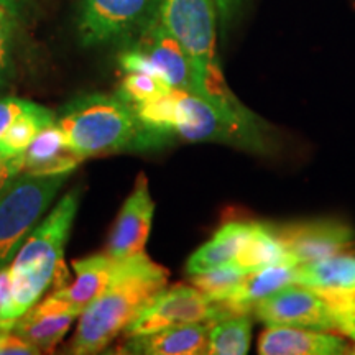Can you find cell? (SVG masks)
<instances>
[{"label":"cell","mask_w":355,"mask_h":355,"mask_svg":"<svg viewBox=\"0 0 355 355\" xmlns=\"http://www.w3.org/2000/svg\"><path fill=\"white\" fill-rule=\"evenodd\" d=\"M133 46L152 61L159 76L171 87L199 96L198 79L188 56L158 17L137 37Z\"/></svg>","instance_id":"cell-12"},{"label":"cell","mask_w":355,"mask_h":355,"mask_svg":"<svg viewBox=\"0 0 355 355\" xmlns=\"http://www.w3.org/2000/svg\"><path fill=\"white\" fill-rule=\"evenodd\" d=\"M173 89L175 87H171L165 79L152 76V74L127 73V76L122 79L119 96L128 104H140V102L170 94Z\"/></svg>","instance_id":"cell-25"},{"label":"cell","mask_w":355,"mask_h":355,"mask_svg":"<svg viewBox=\"0 0 355 355\" xmlns=\"http://www.w3.org/2000/svg\"><path fill=\"white\" fill-rule=\"evenodd\" d=\"M115 266H117V260H114L107 254L74 260L73 268L76 273V279L71 285L58 288L46 300L56 308L81 316L107 288L115 272Z\"/></svg>","instance_id":"cell-13"},{"label":"cell","mask_w":355,"mask_h":355,"mask_svg":"<svg viewBox=\"0 0 355 355\" xmlns=\"http://www.w3.org/2000/svg\"><path fill=\"white\" fill-rule=\"evenodd\" d=\"M252 313L266 326H291L334 332L355 340V304L337 303L293 283L260 300Z\"/></svg>","instance_id":"cell-5"},{"label":"cell","mask_w":355,"mask_h":355,"mask_svg":"<svg viewBox=\"0 0 355 355\" xmlns=\"http://www.w3.org/2000/svg\"><path fill=\"white\" fill-rule=\"evenodd\" d=\"M68 176L24 173L0 199V270L12 263Z\"/></svg>","instance_id":"cell-6"},{"label":"cell","mask_w":355,"mask_h":355,"mask_svg":"<svg viewBox=\"0 0 355 355\" xmlns=\"http://www.w3.org/2000/svg\"><path fill=\"white\" fill-rule=\"evenodd\" d=\"M296 266L298 265H275L248 273L224 298L216 303L219 304L225 318L252 313V308L260 300L295 283Z\"/></svg>","instance_id":"cell-17"},{"label":"cell","mask_w":355,"mask_h":355,"mask_svg":"<svg viewBox=\"0 0 355 355\" xmlns=\"http://www.w3.org/2000/svg\"><path fill=\"white\" fill-rule=\"evenodd\" d=\"M232 263L245 270L247 273L259 272L275 265H296L283 242L275 234L272 224L265 222H255L250 237L247 239L245 245Z\"/></svg>","instance_id":"cell-21"},{"label":"cell","mask_w":355,"mask_h":355,"mask_svg":"<svg viewBox=\"0 0 355 355\" xmlns=\"http://www.w3.org/2000/svg\"><path fill=\"white\" fill-rule=\"evenodd\" d=\"M155 214V202L148 189V180L141 173L137 178L135 188L125 199L112 232L109 235L107 254L115 260H123L128 257L145 252L146 241Z\"/></svg>","instance_id":"cell-11"},{"label":"cell","mask_w":355,"mask_h":355,"mask_svg":"<svg viewBox=\"0 0 355 355\" xmlns=\"http://www.w3.org/2000/svg\"><path fill=\"white\" fill-rule=\"evenodd\" d=\"M79 207L78 189L69 191L51 214L32 230L10 263L13 275V314L24 316L42 298L58 275L66 270L63 255Z\"/></svg>","instance_id":"cell-4"},{"label":"cell","mask_w":355,"mask_h":355,"mask_svg":"<svg viewBox=\"0 0 355 355\" xmlns=\"http://www.w3.org/2000/svg\"><path fill=\"white\" fill-rule=\"evenodd\" d=\"M245 270L239 268L237 265L230 263L217 266L209 272L191 275V285L198 288L202 295H206L211 301H220L232 288L241 283L247 277Z\"/></svg>","instance_id":"cell-24"},{"label":"cell","mask_w":355,"mask_h":355,"mask_svg":"<svg viewBox=\"0 0 355 355\" xmlns=\"http://www.w3.org/2000/svg\"><path fill=\"white\" fill-rule=\"evenodd\" d=\"M295 283L334 301L355 303V257L337 254L298 265Z\"/></svg>","instance_id":"cell-16"},{"label":"cell","mask_w":355,"mask_h":355,"mask_svg":"<svg viewBox=\"0 0 355 355\" xmlns=\"http://www.w3.org/2000/svg\"><path fill=\"white\" fill-rule=\"evenodd\" d=\"M115 260V259H114ZM168 285V270L145 252L117 260L104 293L81 314L71 354H99Z\"/></svg>","instance_id":"cell-1"},{"label":"cell","mask_w":355,"mask_h":355,"mask_svg":"<svg viewBox=\"0 0 355 355\" xmlns=\"http://www.w3.org/2000/svg\"><path fill=\"white\" fill-rule=\"evenodd\" d=\"M83 159L69 148L64 132L55 121L38 133L25 152L24 173L40 176L69 175Z\"/></svg>","instance_id":"cell-18"},{"label":"cell","mask_w":355,"mask_h":355,"mask_svg":"<svg viewBox=\"0 0 355 355\" xmlns=\"http://www.w3.org/2000/svg\"><path fill=\"white\" fill-rule=\"evenodd\" d=\"M214 0H163L158 19L180 43L196 74L199 97L234 122L260 132L257 117L237 99L225 83L216 51Z\"/></svg>","instance_id":"cell-2"},{"label":"cell","mask_w":355,"mask_h":355,"mask_svg":"<svg viewBox=\"0 0 355 355\" xmlns=\"http://www.w3.org/2000/svg\"><path fill=\"white\" fill-rule=\"evenodd\" d=\"M252 319L250 313L235 314L212 324L207 354L245 355L250 349Z\"/></svg>","instance_id":"cell-23"},{"label":"cell","mask_w":355,"mask_h":355,"mask_svg":"<svg viewBox=\"0 0 355 355\" xmlns=\"http://www.w3.org/2000/svg\"><path fill=\"white\" fill-rule=\"evenodd\" d=\"M13 17L0 7V81L8 74L10 68V50L13 33Z\"/></svg>","instance_id":"cell-27"},{"label":"cell","mask_w":355,"mask_h":355,"mask_svg":"<svg viewBox=\"0 0 355 355\" xmlns=\"http://www.w3.org/2000/svg\"><path fill=\"white\" fill-rule=\"evenodd\" d=\"M255 222L252 220H229L212 235L209 242L198 248L186 263L188 275L209 272L217 266L227 265L237 259L247 239L254 230Z\"/></svg>","instance_id":"cell-20"},{"label":"cell","mask_w":355,"mask_h":355,"mask_svg":"<svg viewBox=\"0 0 355 355\" xmlns=\"http://www.w3.org/2000/svg\"><path fill=\"white\" fill-rule=\"evenodd\" d=\"M214 2L217 7V13H219L222 21H227L232 17V12L237 7L239 0H214Z\"/></svg>","instance_id":"cell-31"},{"label":"cell","mask_w":355,"mask_h":355,"mask_svg":"<svg viewBox=\"0 0 355 355\" xmlns=\"http://www.w3.org/2000/svg\"><path fill=\"white\" fill-rule=\"evenodd\" d=\"M347 354H355V345H349Z\"/></svg>","instance_id":"cell-33"},{"label":"cell","mask_w":355,"mask_h":355,"mask_svg":"<svg viewBox=\"0 0 355 355\" xmlns=\"http://www.w3.org/2000/svg\"><path fill=\"white\" fill-rule=\"evenodd\" d=\"M349 344L334 332L304 327L268 326L259 340L260 355H340Z\"/></svg>","instance_id":"cell-14"},{"label":"cell","mask_w":355,"mask_h":355,"mask_svg":"<svg viewBox=\"0 0 355 355\" xmlns=\"http://www.w3.org/2000/svg\"><path fill=\"white\" fill-rule=\"evenodd\" d=\"M175 135L188 141H222L239 146H260L261 132L234 122L202 97L178 91Z\"/></svg>","instance_id":"cell-9"},{"label":"cell","mask_w":355,"mask_h":355,"mask_svg":"<svg viewBox=\"0 0 355 355\" xmlns=\"http://www.w3.org/2000/svg\"><path fill=\"white\" fill-rule=\"evenodd\" d=\"M219 304L202 295L193 285H175L165 288L137 314L128 324L123 336H144L166 327L224 319Z\"/></svg>","instance_id":"cell-8"},{"label":"cell","mask_w":355,"mask_h":355,"mask_svg":"<svg viewBox=\"0 0 355 355\" xmlns=\"http://www.w3.org/2000/svg\"><path fill=\"white\" fill-rule=\"evenodd\" d=\"M216 321H204L150 332L144 336L127 337L123 349L128 354L145 355H201L207 354L209 332Z\"/></svg>","instance_id":"cell-15"},{"label":"cell","mask_w":355,"mask_h":355,"mask_svg":"<svg viewBox=\"0 0 355 355\" xmlns=\"http://www.w3.org/2000/svg\"><path fill=\"white\" fill-rule=\"evenodd\" d=\"M163 0H81L78 32L83 44L97 46L139 37L158 17Z\"/></svg>","instance_id":"cell-7"},{"label":"cell","mask_w":355,"mask_h":355,"mask_svg":"<svg viewBox=\"0 0 355 355\" xmlns=\"http://www.w3.org/2000/svg\"><path fill=\"white\" fill-rule=\"evenodd\" d=\"M56 123L69 148L81 158L128 150H150L165 144L163 137L139 121L132 104L121 96L91 94L69 102Z\"/></svg>","instance_id":"cell-3"},{"label":"cell","mask_w":355,"mask_h":355,"mask_svg":"<svg viewBox=\"0 0 355 355\" xmlns=\"http://www.w3.org/2000/svg\"><path fill=\"white\" fill-rule=\"evenodd\" d=\"M76 318V314L56 308L44 298L26 311L13 324L12 331L37 347L40 352H53Z\"/></svg>","instance_id":"cell-19"},{"label":"cell","mask_w":355,"mask_h":355,"mask_svg":"<svg viewBox=\"0 0 355 355\" xmlns=\"http://www.w3.org/2000/svg\"><path fill=\"white\" fill-rule=\"evenodd\" d=\"M25 155H6L0 152V199L6 196L13 181L24 173Z\"/></svg>","instance_id":"cell-28"},{"label":"cell","mask_w":355,"mask_h":355,"mask_svg":"<svg viewBox=\"0 0 355 355\" xmlns=\"http://www.w3.org/2000/svg\"><path fill=\"white\" fill-rule=\"evenodd\" d=\"M30 104H32L30 101L17 99V97H0V137L21 112L30 107Z\"/></svg>","instance_id":"cell-30"},{"label":"cell","mask_w":355,"mask_h":355,"mask_svg":"<svg viewBox=\"0 0 355 355\" xmlns=\"http://www.w3.org/2000/svg\"><path fill=\"white\" fill-rule=\"evenodd\" d=\"M272 227L296 265L343 254L355 241V230L339 220L272 224Z\"/></svg>","instance_id":"cell-10"},{"label":"cell","mask_w":355,"mask_h":355,"mask_svg":"<svg viewBox=\"0 0 355 355\" xmlns=\"http://www.w3.org/2000/svg\"><path fill=\"white\" fill-rule=\"evenodd\" d=\"M17 322L13 314V275L10 265L0 270V329H12Z\"/></svg>","instance_id":"cell-26"},{"label":"cell","mask_w":355,"mask_h":355,"mask_svg":"<svg viewBox=\"0 0 355 355\" xmlns=\"http://www.w3.org/2000/svg\"><path fill=\"white\" fill-rule=\"evenodd\" d=\"M26 0H0V7H3L12 17H20L25 8Z\"/></svg>","instance_id":"cell-32"},{"label":"cell","mask_w":355,"mask_h":355,"mask_svg":"<svg viewBox=\"0 0 355 355\" xmlns=\"http://www.w3.org/2000/svg\"><path fill=\"white\" fill-rule=\"evenodd\" d=\"M40 354L37 347L21 339L12 329H0V355H35Z\"/></svg>","instance_id":"cell-29"},{"label":"cell","mask_w":355,"mask_h":355,"mask_svg":"<svg viewBox=\"0 0 355 355\" xmlns=\"http://www.w3.org/2000/svg\"><path fill=\"white\" fill-rule=\"evenodd\" d=\"M53 122L55 114L50 109L32 102L30 107L21 112L0 137V152L6 155H25L38 133Z\"/></svg>","instance_id":"cell-22"}]
</instances>
